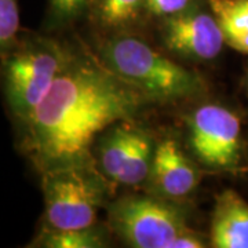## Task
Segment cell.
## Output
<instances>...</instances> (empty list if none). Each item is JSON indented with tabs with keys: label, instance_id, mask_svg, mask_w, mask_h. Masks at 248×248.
Here are the masks:
<instances>
[{
	"label": "cell",
	"instance_id": "cell-10",
	"mask_svg": "<svg viewBox=\"0 0 248 248\" xmlns=\"http://www.w3.org/2000/svg\"><path fill=\"white\" fill-rule=\"evenodd\" d=\"M225 37V43L248 54V0H208Z\"/></svg>",
	"mask_w": 248,
	"mask_h": 248
},
{
	"label": "cell",
	"instance_id": "cell-3",
	"mask_svg": "<svg viewBox=\"0 0 248 248\" xmlns=\"http://www.w3.org/2000/svg\"><path fill=\"white\" fill-rule=\"evenodd\" d=\"M72 57L51 37L33 36L3 57L0 84L13 120L24 125Z\"/></svg>",
	"mask_w": 248,
	"mask_h": 248
},
{
	"label": "cell",
	"instance_id": "cell-6",
	"mask_svg": "<svg viewBox=\"0 0 248 248\" xmlns=\"http://www.w3.org/2000/svg\"><path fill=\"white\" fill-rule=\"evenodd\" d=\"M189 143L195 157L215 171H236L241 157V123L231 109L205 104L189 119Z\"/></svg>",
	"mask_w": 248,
	"mask_h": 248
},
{
	"label": "cell",
	"instance_id": "cell-9",
	"mask_svg": "<svg viewBox=\"0 0 248 248\" xmlns=\"http://www.w3.org/2000/svg\"><path fill=\"white\" fill-rule=\"evenodd\" d=\"M211 246L248 248V203L234 190L217 196L211 218Z\"/></svg>",
	"mask_w": 248,
	"mask_h": 248
},
{
	"label": "cell",
	"instance_id": "cell-7",
	"mask_svg": "<svg viewBox=\"0 0 248 248\" xmlns=\"http://www.w3.org/2000/svg\"><path fill=\"white\" fill-rule=\"evenodd\" d=\"M163 39L171 51L196 61H211L226 45L215 16L205 11L185 10L167 17Z\"/></svg>",
	"mask_w": 248,
	"mask_h": 248
},
{
	"label": "cell",
	"instance_id": "cell-2",
	"mask_svg": "<svg viewBox=\"0 0 248 248\" xmlns=\"http://www.w3.org/2000/svg\"><path fill=\"white\" fill-rule=\"evenodd\" d=\"M102 63L149 101H181L205 91L200 75L152 48L141 39L116 36L101 46Z\"/></svg>",
	"mask_w": 248,
	"mask_h": 248
},
{
	"label": "cell",
	"instance_id": "cell-5",
	"mask_svg": "<svg viewBox=\"0 0 248 248\" xmlns=\"http://www.w3.org/2000/svg\"><path fill=\"white\" fill-rule=\"evenodd\" d=\"M109 222L113 231L134 248H169L189 231L185 213L161 197L127 196L112 204Z\"/></svg>",
	"mask_w": 248,
	"mask_h": 248
},
{
	"label": "cell",
	"instance_id": "cell-8",
	"mask_svg": "<svg viewBox=\"0 0 248 248\" xmlns=\"http://www.w3.org/2000/svg\"><path fill=\"white\" fill-rule=\"evenodd\" d=\"M148 181L155 196L178 200L195 192L200 174L179 143L166 138L155 146Z\"/></svg>",
	"mask_w": 248,
	"mask_h": 248
},
{
	"label": "cell",
	"instance_id": "cell-1",
	"mask_svg": "<svg viewBox=\"0 0 248 248\" xmlns=\"http://www.w3.org/2000/svg\"><path fill=\"white\" fill-rule=\"evenodd\" d=\"M149 99L107 66L72 54L29 119L19 145L39 174L90 167L91 148L109 127L131 120Z\"/></svg>",
	"mask_w": 248,
	"mask_h": 248
},
{
	"label": "cell",
	"instance_id": "cell-11",
	"mask_svg": "<svg viewBox=\"0 0 248 248\" xmlns=\"http://www.w3.org/2000/svg\"><path fill=\"white\" fill-rule=\"evenodd\" d=\"M32 247L46 248H99L105 246L104 233L95 226L86 229L54 231L40 229Z\"/></svg>",
	"mask_w": 248,
	"mask_h": 248
},
{
	"label": "cell",
	"instance_id": "cell-14",
	"mask_svg": "<svg viewBox=\"0 0 248 248\" xmlns=\"http://www.w3.org/2000/svg\"><path fill=\"white\" fill-rule=\"evenodd\" d=\"M146 9L157 17H171L187 10L190 0H145Z\"/></svg>",
	"mask_w": 248,
	"mask_h": 248
},
{
	"label": "cell",
	"instance_id": "cell-4",
	"mask_svg": "<svg viewBox=\"0 0 248 248\" xmlns=\"http://www.w3.org/2000/svg\"><path fill=\"white\" fill-rule=\"evenodd\" d=\"M45 199L42 229L68 231L95 226L104 189L90 167H63L40 174Z\"/></svg>",
	"mask_w": 248,
	"mask_h": 248
},
{
	"label": "cell",
	"instance_id": "cell-15",
	"mask_svg": "<svg viewBox=\"0 0 248 248\" xmlns=\"http://www.w3.org/2000/svg\"><path fill=\"white\" fill-rule=\"evenodd\" d=\"M86 0H50V10L55 19H68L75 16Z\"/></svg>",
	"mask_w": 248,
	"mask_h": 248
},
{
	"label": "cell",
	"instance_id": "cell-12",
	"mask_svg": "<svg viewBox=\"0 0 248 248\" xmlns=\"http://www.w3.org/2000/svg\"><path fill=\"white\" fill-rule=\"evenodd\" d=\"M145 0H101L98 16L104 25L123 28L137 19Z\"/></svg>",
	"mask_w": 248,
	"mask_h": 248
},
{
	"label": "cell",
	"instance_id": "cell-16",
	"mask_svg": "<svg viewBox=\"0 0 248 248\" xmlns=\"http://www.w3.org/2000/svg\"><path fill=\"white\" fill-rule=\"evenodd\" d=\"M205 247L203 239L197 236V233L192 229L184 232L178 237L170 243L169 248H203Z\"/></svg>",
	"mask_w": 248,
	"mask_h": 248
},
{
	"label": "cell",
	"instance_id": "cell-13",
	"mask_svg": "<svg viewBox=\"0 0 248 248\" xmlns=\"http://www.w3.org/2000/svg\"><path fill=\"white\" fill-rule=\"evenodd\" d=\"M18 0H0V57L11 53L19 45Z\"/></svg>",
	"mask_w": 248,
	"mask_h": 248
}]
</instances>
